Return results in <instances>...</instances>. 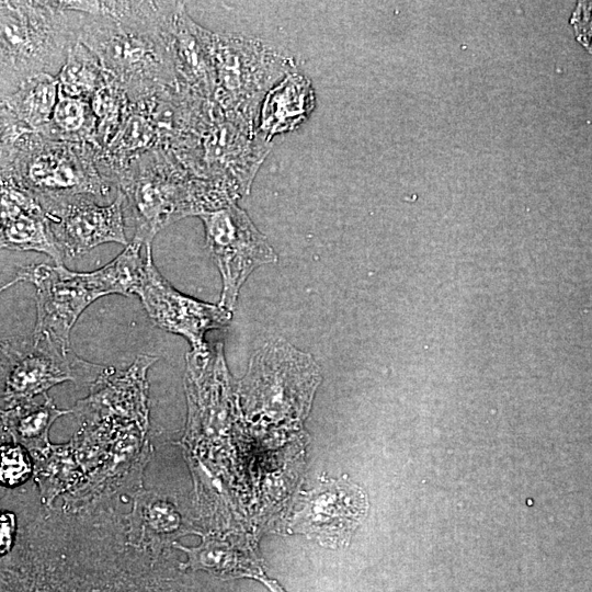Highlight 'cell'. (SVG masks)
<instances>
[{"mask_svg": "<svg viewBox=\"0 0 592 592\" xmlns=\"http://www.w3.org/2000/svg\"><path fill=\"white\" fill-rule=\"evenodd\" d=\"M320 379L314 357L283 340L266 343L250 362L242 387L248 398L258 400L267 417L303 413Z\"/></svg>", "mask_w": 592, "mask_h": 592, "instance_id": "cell-9", "label": "cell"}, {"mask_svg": "<svg viewBox=\"0 0 592 592\" xmlns=\"http://www.w3.org/2000/svg\"><path fill=\"white\" fill-rule=\"evenodd\" d=\"M56 78L59 91L89 102L107 79L99 58L80 42L70 49Z\"/></svg>", "mask_w": 592, "mask_h": 592, "instance_id": "cell-22", "label": "cell"}, {"mask_svg": "<svg viewBox=\"0 0 592 592\" xmlns=\"http://www.w3.org/2000/svg\"><path fill=\"white\" fill-rule=\"evenodd\" d=\"M194 534L201 536V543L197 546L186 547L177 542L172 545L186 555V560L180 565L182 569L206 571L220 579L252 578L258 580L264 576L262 560L248 545L197 531Z\"/></svg>", "mask_w": 592, "mask_h": 592, "instance_id": "cell-16", "label": "cell"}, {"mask_svg": "<svg viewBox=\"0 0 592 592\" xmlns=\"http://www.w3.org/2000/svg\"><path fill=\"white\" fill-rule=\"evenodd\" d=\"M179 1H100L83 13L79 42L100 60L129 102L178 88L172 37Z\"/></svg>", "mask_w": 592, "mask_h": 592, "instance_id": "cell-1", "label": "cell"}, {"mask_svg": "<svg viewBox=\"0 0 592 592\" xmlns=\"http://www.w3.org/2000/svg\"><path fill=\"white\" fill-rule=\"evenodd\" d=\"M152 322L169 332L184 337L196 354H207L210 349L205 342L209 330L229 325L232 312L177 291L157 270L151 246L146 247V265L136 291Z\"/></svg>", "mask_w": 592, "mask_h": 592, "instance_id": "cell-12", "label": "cell"}, {"mask_svg": "<svg viewBox=\"0 0 592 592\" xmlns=\"http://www.w3.org/2000/svg\"><path fill=\"white\" fill-rule=\"evenodd\" d=\"M0 177L14 179L38 202L75 196L98 201L117 192L92 144L47 138L7 112L0 113Z\"/></svg>", "mask_w": 592, "mask_h": 592, "instance_id": "cell-2", "label": "cell"}, {"mask_svg": "<svg viewBox=\"0 0 592 592\" xmlns=\"http://www.w3.org/2000/svg\"><path fill=\"white\" fill-rule=\"evenodd\" d=\"M39 203L64 258L83 255L106 242L129 243L125 229L124 197L118 191L109 205H99L96 200L88 196Z\"/></svg>", "mask_w": 592, "mask_h": 592, "instance_id": "cell-13", "label": "cell"}, {"mask_svg": "<svg viewBox=\"0 0 592 592\" xmlns=\"http://www.w3.org/2000/svg\"><path fill=\"white\" fill-rule=\"evenodd\" d=\"M47 138L95 145L96 117L89 101L66 95L58 89L52 119L41 133Z\"/></svg>", "mask_w": 592, "mask_h": 592, "instance_id": "cell-21", "label": "cell"}, {"mask_svg": "<svg viewBox=\"0 0 592 592\" xmlns=\"http://www.w3.org/2000/svg\"><path fill=\"white\" fill-rule=\"evenodd\" d=\"M367 509L365 492L346 476L321 478L312 489L303 492L288 530L325 547L341 548L349 545Z\"/></svg>", "mask_w": 592, "mask_h": 592, "instance_id": "cell-11", "label": "cell"}, {"mask_svg": "<svg viewBox=\"0 0 592 592\" xmlns=\"http://www.w3.org/2000/svg\"><path fill=\"white\" fill-rule=\"evenodd\" d=\"M172 57L180 87L202 99L213 100L216 87L215 33L197 24L183 2L175 14Z\"/></svg>", "mask_w": 592, "mask_h": 592, "instance_id": "cell-15", "label": "cell"}, {"mask_svg": "<svg viewBox=\"0 0 592 592\" xmlns=\"http://www.w3.org/2000/svg\"><path fill=\"white\" fill-rule=\"evenodd\" d=\"M576 29L580 41L592 49V2L580 5V10L576 13Z\"/></svg>", "mask_w": 592, "mask_h": 592, "instance_id": "cell-25", "label": "cell"}, {"mask_svg": "<svg viewBox=\"0 0 592 592\" xmlns=\"http://www.w3.org/2000/svg\"><path fill=\"white\" fill-rule=\"evenodd\" d=\"M114 182L133 223L132 241L145 247L174 221L227 206L213 183L195 177L174 155L160 148L132 159L115 174Z\"/></svg>", "mask_w": 592, "mask_h": 592, "instance_id": "cell-3", "label": "cell"}, {"mask_svg": "<svg viewBox=\"0 0 592 592\" xmlns=\"http://www.w3.org/2000/svg\"><path fill=\"white\" fill-rule=\"evenodd\" d=\"M58 99V80L42 73L24 81L12 94L1 100L16 119L42 133L49 124Z\"/></svg>", "mask_w": 592, "mask_h": 592, "instance_id": "cell-20", "label": "cell"}, {"mask_svg": "<svg viewBox=\"0 0 592 592\" xmlns=\"http://www.w3.org/2000/svg\"><path fill=\"white\" fill-rule=\"evenodd\" d=\"M315 104L316 96L310 80L294 71L265 95L257 132L270 141L277 134L297 128L314 111Z\"/></svg>", "mask_w": 592, "mask_h": 592, "instance_id": "cell-17", "label": "cell"}, {"mask_svg": "<svg viewBox=\"0 0 592 592\" xmlns=\"http://www.w3.org/2000/svg\"><path fill=\"white\" fill-rule=\"evenodd\" d=\"M197 217L204 225L206 248L221 276L218 305L232 312L248 276L258 266L276 262L277 255L266 237L236 204Z\"/></svg>", "mask_w": 592, "mask_h": 592, "instance_id": "cell-10", "label": "cell"}, {"mask_svg": "<svg viewBox=\"0 0 592 592\" xmlns=\"http://www.w3.org/2000/svg\"><path fill=\"white\" fill-rule=\"evenodd\" d=\"M83 16L59 1H1L0 100L30 78L57 77L80 39Z\"/></svg>", "mask_w": 592, "mask_h": 592, "instance_id": "cell-4", "label": "cell"}, {"mask_svg": "<svg viewBox=\"0 0 592 592\" xmlns=\"http://www.w3.org/2000/svg\"><path fill=\"white\" fill-rule=\"evenodd\" d=\"M130 524V539L156 553L173 545L179 537L195 533L172 501L155 491L137 493Z\"/></svg>", "mask_w": 592, "mask_h": 592, "instance_id": "cell-18", "label": "cell"}, {"mask_svg": "<svg viewBox=\"0 0 592 592\" xmlns=\"http://www.w3.org/2000/svg\"><path fill=\"white\" fill-rule=\"evenodd\" d=\"M21 282L36 287L34 332L49 337L67 352L71 351L70 331L90 304L102 296L127 293L126 277L116 260L93 272H73L62 264H31L21 267L2 288Z\"/></svg>", "mask_w": 592, "mask_h": 592, "instance_id": "cell-6", "label": "cell"}, {"mask_svg": "<svg viewBox=\"0 0 592 592\" xmlns=\"http://www.w3.org/2000/svg\"><path fill=\"white\" fill-rule=\"evenodd\" d=\"M90 104L96 117L94 147L100 150L118 133L128 115L130 102L126 92L107 78L106 82L94 93Z\"/></svg>", "mask_w": 592, "mask_h": 592, "instance_id": "cell-23", "label": "cell"}, {"mask_svg": "<svg viewBox=\"0 0 592 592\" xmlns=\"http://www.w3.org/2000/svg\"><path fill=\"white\" fill-rule=\"evenodd\" d=\"M1 539H0V550L1 555H7L10 553L15 535V516L9 511H3L1 513Z\"/></svg>", "mask_w": 592, "mask_h": 592, "instance_id": "cell-26", "label": "cell"}, {"mask_svg": "<svg viewBox=\"0 0 592 592\" xmlns=\"http://www.w3.org/2000/svg\"><path fill=\"white\" fill-rule=\"evenodd\" d=\"M269 150L270 141L257 129L229 118L213 101L197 133L194 172L236 203L249 193Z\"/></svg>", "mask_w": 592, "mask_h": 592, "instance_id": "cell-8", "label": "cell"}, {"mask_svg": "<svg viewBox=\"0 0 592 592\" xmlns=\"http://www.w3.org/2000/svg\"><path fill=\"white\" fill-rule=\"evenodd\" d=\"M43 396L42 402L30 400L1 410L3 431L15 444L38 454H45L52 447L48 433L55 420L70 412L58 409L46 394Z\"/></svg>", "mask_w": 592, "mask_h": 592, "instance_id": "cell-19", "label": "cell"}, {"mask_svg": "<svg viewBox=\"0 0 592 592\" xmlns=\"http://www.w3.org/2000/svg\"><path fill=\"white\" fill-rule=\"evenodd\" d=\"M258 580L261 581L270 592H286L278 582L269 579L265 576L260 577Z\"/></svg>", "mask_w": 592, "mask_h": 592, "instance_id": "cell-27", "label": "cell"}, {"mask_svg": "<svg viewBox=\"0 0 592 592\" xmlns=\"http://www.w3.org/2000/svg\"><path fill=\"white\" fill-rule=\"evenodd\" d=\"M216 87L213 101L229 118L257 129L269 91L296 69L286 53L260 39L215 33Z\"/></svg>", "mask_w": 592, "mask_h": 592, "instance_id": "cell-5", "label": "cell"}, {"mask_svg": "<svg viewBox=\"0 0 592 592\" xmlns=\"http://www.w3.org/2000/svg\"><path fill=\"white\" fill-rule=\"evenodd\" d=\"M2 249L36 251L62 264L49 219L36 196L11 178L0 177Z\"/></svg>", "mask_w": 592, "mask_h": 592, "instance_id": "cell-14", "label": "cell"}, {"mask_svg": "<svg viewBox=\"0 0 592 592\" xmlns=\"http://www.w3.org/2000/svg\"><path fill=\"white\" fill-rule=\"evenodd\" d=\"M23 446L19 444H2L1 446V483L5 487H15L24 482L31 475V460Z\"/></svg>", "mask_w": 592, "mask_h": 592, "instance_id": "cell-24", "label": "cell"}, {"mask_svg": "<svg viewBox=\"0 0 592 592\" xmlns=\"http://www.w3.org/2000/svg\"><path fill=\"white\" fill-rule=\"evenodd\" d=\"M106 367L64 351L49 337L33 331L1 340V410L33 400L53 386L71 380L91 386Z\"/></svg>", "mask_w": 592, "mask_h": 592, "instance_id": "cell-7", "label": "cell"}]
</instances>
